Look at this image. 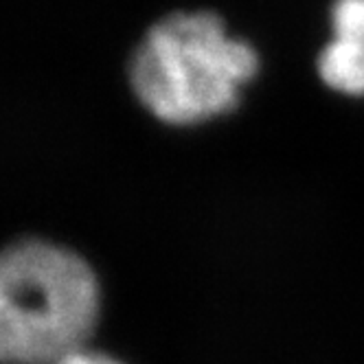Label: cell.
Masks as SVG:
<instances>
[{"mask_svg":"<svg viewBox=\"0 0 364 364\" xmlns=\"http://www.w3.org/2000/svg\"><path fill=\"white\" fill-rule=\"evenodd\" d=\"M99 303L84 257L38 237L9 244L0 257V355L7 364H58L86 349Z\"/></svg>","mask_w":364,"mask_h":364,"instance_id":"cell-2","label":"cell"},{"mask_svg":"<svg viewBox=\"0 0 364 364\" xmlns=\"http://www.w3.org/2000/svg\"><path fill=\"white\" fill-rule=\"evenodd\" d=\"M257 73L255 46L230 36L213 11H173L156 20L127 64L134 97L169 125H196L235 110Z\"/></svg>","mask_w":364,"mask_h":364,"instance_id":"cell-1","label":"cell"},{"mask_svg":"<svg viewBox=\"0 0 364 364\" xmlns=\"http://www.w3.org/2000/svg\"><path fill=\"white\" fill-rule=\"evenodd\" d=\"M58 364H121L117 362L114 358L106 355V353H97V351H86V349H80L70 355H66L64 360H60Z\"/></svg>","mask_w":364,"mask_h":364,"instance_id":"cell-4","label":"cell"},{"mask_svg":"<svg viewBox=\"0 0 364 364\" xmlns=\"http://www.w3.org/2000/svg\"><path fill=\"white\" fill-rule=\"evenodd\" d=\"M331 40L321 48L316 68L327 88L364 97V0H333Z\"/></svg>","mask_w":364,"mask_h":364,"instance_id":"cell-3","label":"cell"}]
</instances>
